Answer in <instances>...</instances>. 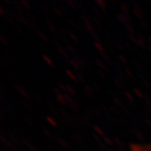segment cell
Returning <instances> with one entry per match:
<instances>
[{"label": "cell", "mask_w": 151, "mask_h": 151, "mask_svg": "<svg viewBox=\"0 0 151 151\" xmlns=\"http://www.w3.org/2000/svg\"><path fill=\"white\" fill-rule=\"evenodd\" d=\"M133 151H151V141L146 144L135 146L133 147Z\"/></svg>", "instance_id": "1"}]
</instances>
